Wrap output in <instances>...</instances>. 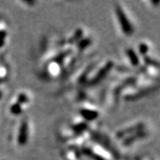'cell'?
Returning <instances> with one entry per match:
<instances>
[{
  "label": "cell",
  "mask_w": 160,
  "mask_h": 160,
  "mask_svg": "<svg viewBox=\"0 0 160 160\" xmlns=\"http://www.w3.org/2000/svg\"><path fill=\"white\" fill-rule=\"evenodd\" d=\"M115 15L122 34L126 36L132 35L135 32V29L133 27V25L132 24L131 21L129 20L128 17L127 16L124 10L121 8L120 5H117L115 7Z\"/></svg>",
  "instance_id": "cell-1"
},
{
  "label": "cell",
  "mask_w": 160,
  "mask_h": 160,
  "mask_svg": "<svg viewBox=\"0 0 160 160\" xmlns=\"http://www.w3.org/2000/svg\"><path fill=\"white\" fill-rule=\"evenodd\" d=\"M91 138L95 142L101 145L102 148H104L106 151L110 152V154L112 156H114V158H115L116 159H118L119 158V153L112 145L111 141H110V139L106 136L102 134V133L97 132H93L92 133V135H91Z\"/></svg>",
  "instance_id": "cell-2"
},
{
  "label": "cell",
  "mask_w": 160,
  "mask_h": 160,
  "mask_svg": "<svg viewBox=\"0 0 160 160\" xmlns=\"http://www.w3.org/2000/svg\"><path fill=\"white\" fill-rule=\"evenodd\" d=\"M114 66V64L113 61H106V62L103 65V66L97 72V74L93 76L91 79H89L88 81V82H87L88 86H96V85H97L98 83H100L101 81H103L105 78V77H106V76L109 74V73L111 71V70L113 69Z\"/></svg>",
  "instance_id": "cell-3"
},
{
  "label": "cell",
  "mask_w": 160,
  "mask_h": 160,
  "mask_svg": "<svg viewBox=\"0 0 160 160\" xmlns=\"http://www.w3.org/2000/svg\"><path fill=\"white\" fill-rule=\"evenodd\" d=\"M29 140V123L27 120H22L20 125L18 135H17V143L21 146H24L27 144Z\"/></svg>",
  "instance_id": "cell-4"
},
{
  "label": "cell",
  "mask_w": 160,
  "mask_h": 160,
  "mask_svg": "<svg viewBox=\"0 0 160 160\" xmlns=\"http://www.w3.org/2000/svg\"><path fill=\"white\" fill-rule=\"evenodd\" d=\"M143 129H145V124L143 122H138V123H136L132 126L127 127L125 128L118 131V132L116 133V137L118 139H124L125 137H128V136L132 135V134L137 132L143 130Z\"/></svg>",
  "instance_id": "cell-5"
},
{
  "label": "cell",
  "mask_w": 160,
  "mask_h": 160,
  "mask_svg": "<svg viewBox=\"0 0 160 160\" xmlns=\"http://www.w3.org/2000/svg\"><path fill=\"white\" fill-rule=\"evenodd\" d=\"M148 136L147 132L145 131V129L143 130H141L139 132H137L133 133L132 135L128 136V137H125L124 139H122V145L125 146V147H128L130 145H132L134 142L139 141V140L144 139Z\"/></svg>",
  "instance_id": "cell-6"
},
{
  "label": "cell",
  "mask_w": 160,
  "mask_h": 160,
  "mask_svg": "<svg viewBox=\"0 0 160 160\" xmlns=\"http://www.w3.org/2000/svg\"><path fill=\"white\" fill-rule=\"evenodd\" d=\"M154 91V87H148V88H141L140 90H138L137 92L134 93H130V94H128V95L125 96V101H137V100L141 99L142 97H145V96L149 95L150 93H151L152 92Z\"/></svg>",
  "instance_id": "cell-7"
},
{
  "label": "cell",
  "mask_w": 160,
  "mask_h": 160,
  "mask_svg": "<svg viewBox=\"0 0 160 160\" xmlns=\"http://www.w3.org/2000/svg\"><path fill=\"white\" fill-rule=\"evenodd\" d=\"M79 114L85 122H92L99 117V112L97 110H93L90 108H82L79 110Z\"/></svg>",
  "instance_id": "cell-8"
},
{
  "label": "cell",
  "mask_w": 160,
  "mask_h": 160,
  "mask_svg": "<svg viewBox=\"0 0 160 160\" xmlns=\"http://www.w3.org/2000/svg\"><path fill=\"white\" fill-rule=\"evenodd\" d=\"M136 82V78H133V77H131V78H127L125 79L122 83H120L114 91V99L118 100L120 97V94L122 92V89L127 88L130 87L131 85L134 84Z\"/></svg>",
  "instance_id": "cell-9"
},
{
  "label": "cell",
  "mask_w": 160,
  "mask_h": 160,
  "mask_svg": "<svg viewBox=\"0 0 160 160\" xmlns=\"http://www.w3.org/2000/svg\"><path fill=\"white\" fill-rule=\"evenodd\" d=\"M126 56L128 58L131 65H132L133 67H137L140 65L139 55L133 48H129L126 49Z\"/></svg>",
  "instance_id": "cell-10"
},
{
  "label": "cell",
  "mask_w": 160,
  "mask_h": 160,
  "mask_svg": "<svg viewBox=\"0 0 160 160\" xmlns=\"http://www.w3.org/2000/svg\"><path fill=\"white\" fill-rule=\"evenodd\" d=\"M81 151H82V153L84 154V155L88 156L89 158H91L92 160H108L107 158H105L104 156L98 154L97 152L94 151L92 149H91V148L89 147L83 148Z\"/></svg>",
  "instance_id": "cell-11"
},
{
  "label": "cell",
  "mask_w": 160,
  "mask_h": 160,
  "mask_svg": "<svg viewBox=\"0 0 160 160\" xmlns=\"http://www.w3.org/2000/svg\"><path fill=\"white\" fill-rule=\"evenodd\" d=\"M88 129V125L87 124L86 122H78L71 126V131L75 135H81Z\"/></svg>",
  "instance_id": "cell-12"
},
{
  "label": "cell",
  "mask_w": 160,
  "mask_h": 160,
  "mask_svg": "<svg viewBox=\"0 0 160 160\" xmlns=\"http://www.w3.org/2000/svg\"><path fill=\"white\" fill-rule=\"evenodd\" d=\"M82 38H83V30L81 29V28H78L68 42H69L70 44H74V43H77Z\"/></svg>",
  "instance_id": "cell-13"
},
{
  "label": "cell",
  "mask_w": 160,
  "mask_h": 160,
  "mask_svg": "<svg viewBox=\"0 0 160 160\" xmlns=\"http://www.w3.org/2000/svg\"><path fill=\"white\" fill-rule=\"evenodd\" d=\"M92 69H93V65H89L88 67L84 71L82 72L78 79V83H80V84H84V83H87V82H88V74L89 73L92 71Z\"/></svg>",
  "instance_id": "cell-14"
},
{
  "label": "cell",
  "mask_w": 160,
  "mask_h": 160,
  "mask_svg": "<svg viewBox=\"0 0 160 160\" xmlns=\"http://www.w3.org/2000/svg\"><path fill=\"white\" fill-rule=\"evenodd\" d=\"M92 43V40L90 38H82L80 39L76 44H77V48L79 52L84 51L87 48H88Z\"/></svg>",
  "instance_id": "cell-15"
},
{
  "label": "cell",
  "mask_w": 160,
  "mask_h": 160,
  "mask_svg": "<svg viewBox=\"0 0 160 160\" xmlns=\"http://www.w3.org/2000/svg\"><path fill=\"white\" fill-rule=\"evenodd\" d=\"M10 112L13 115H20L23 112V107H22V105H21L17 102H15L10 106Z\"/></svg>",
  "instance_id": "cell-16"
},
{
  "label": "cell",
  "mask_w": 160,
  "mask_h": 160,
  "mask_svg": "<svg viewBox=\"0 0 160 160\" xmlns=\"http://www.w3.org/2000/svg\"><path fill=\"white\" fill-rule=\"evenodd\" d=\"M144 62L145 63V65H147L148 66H152L153 68H156V69H158V62L156 60L153 59L149 56H145L143 57Z\"/></svg>",
  "instance_id": "cell-17"
},
{
  "label": "cell",
  "mask_w": 160,
  "mask_h": 160,
  "mask_svg": "<svg viewBox=\"0 0 160 160\" xmlns=\"http://www.w3.org/2000/svg\"><path fill=\"white\" fill-rule=\"evenodd\" d=\"M149 50H150V47L146 42H141L138 46V52L142 57L147 56Z\"/></svg>",
  "instance_id": "cell-18"
},
{
  "label": "cell",
  "mask_w": 160,
  "mask_h": 160,
  "mask_svg": "<svg viewBox=\"0 0 160 160\" xmlns=\"http://www.w3.org/2000/svg\"><path fill=\"white\" fill-rule=\"evenodd\" d=\"M29 101H30L29 97L25 93L21 92L20 94H18V96H17V101L16 102H17V103L20 104L21 105H23L25 104H27L29 102Z\"/></svg>",
  "instance_id": "cell-19"
},
{
  "label": "cell",
  "mask_w": 160,
  "mask_h": 160,
  "mask_svg": "<svg viewBox=\"0 0 160 160\" xmlns=\"http://www.w3.org/2000/svg\"><path fill=\"white\" fill-rule=\"evenodd\" d=\"M7 37L6 30H0V48H2L5 43V39Z\"/></svg>",
  "instance_id": "cell-20"
},
{
  "label": "cell",
  "mask_w": 160,
  "mask_h": 160,
  "mask_svg": "<svg viewBox=\"0 0 160 160\" xmlns=\"http://www.w3.org/2000/svg\"><path fill=\"white\" fill-rule=\"evenodd\" d=\"M66 160H71V159H66Z\"/></svg>",
  "instance_id": "cell-21"
}]
</instances>
